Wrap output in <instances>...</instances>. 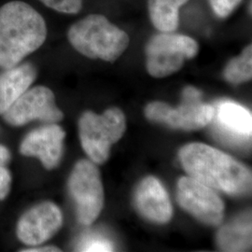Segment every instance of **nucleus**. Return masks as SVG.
Wrapping results in <instances>:
<instances>
[{"label":"nucleus","instance_id":"obj_8","mask_svg":"<svg viewBox=\"0 0 252 252\" xmlns=\"http://www.w3.org/2000/svg\"><path fill=\"white\" fill-rule=\"evenodd\" d=\"M2 116L9 126L18 127L32 121L54 124L62 121L63 114L55 104L53 91L38 85L25 92Z\"/></svg>","mask_w":252,"mask_h":252},{"label":"nucleus","instance_id":"obj_10","mask_svg":"<svg viewBox=\"0 0 252 252\" xmlns=\"http://www.w3.org/2000/svg\"><path fill=\"white\" fill-rule=\"evenodd\" d=\"M63 214L53 202H43L26 211L19 220L16 235L29 247L40 246L61 229Z\"/></svg>","mask_w":252,"mask_h":252},{"label":"nucleus","instance_id":"obj_3","mask_svg":"<svg viewBox=\"0 0 252 252\" xmlns=\"http://www.w3.org/2000/svg\"><path fill=\"white\" fill-rule=\"evenodd\" d=\"M67 39L80 54L106 62H115L130 43L128 34L102 14H89L72 24Z\"/></svg>","mask_w":252,"mask_h":252},{"label":"nucleus","instance_id":"obj_20","mask_svg":"<svg viewBox=\"0 0 252 252\" xmlns=\"http://www.w3.org/2000/svg\"><path fill=\"white\" fill-rule=\"evenodd\" d=\"M208 2L218 17L225 19L238 8L242 0H208Z\"/></svg>","mask_w":252,"mask_h":252},{"label":"nucleus","instance_id":"obj_2","mask_svg":"<svg viewBox=\"0 0 252 252\" xmlns=\"http://www.w3.org/2000/svg\"><path fill=\"white\" fill-rule=\"evenodd\" d=\"M47 38L42 15L24 1L12 0L0 7V68L21 63Z\"/></svg>","mask_w":252,"mask_h":252},{"label":"nucleus","instance_id":"obj_14","mask_svg":"<svg viewBox=\"0 0 252 252\" xmlns=\"http://www.w3.org/2000/svg\"><path fill=\"white\" fill-rule=\"evenodd\" d=\"M37 71L32 63H20L0 73V115L27 92L36 81Z\"/></svg>","mask_w":252,"mask_h":252},{"label":"nucleus","instance_id":"obj_19","mask_svg":"<svg viewBox=\"0 0 252 252\" xmlns=\"http://www.w3.org/2000/svg\"><path fill=\"white\" fill-rule=\"evenodd\" d=\"M49 9L64 14H78L83 6V0H38Z\"/></svg>","mask_w":252,"mask_h":252},{"label":"nucleus","instance_id":"obj_11","mask_svg":"<svg viewBox=\"0 0 252 252\" xmlns=\"http://www.w3.org/2000/svg\"><path fill=\"white\" fill-rule=\"evenodd\" d=\"M213 107L215 111L211 121L212 130L218 139L237 147L251 144L252 112L230 100L220 101Z\"/></svg>","mask_w":252,"mask_h":252},{"label":"nucleus","instance_id":"obj_12","mask_svg":"<svg viewBox=\"0 0 252 252\" xmlns=\"http://www.w3.org/2000/svg\"><path fill=\"white\" fill-rule=\"evenodd\" d=\"M65 133L61 126L50 124L29 132L20 145V153L27 157H36L48 170L61 162Z\"/></svg>","mask_w":252,"mask_h":252},{"label":"nucleus","instance_id":"obj_7","mask_svg":"<svg viewBox=\"0 0 252 252\" xmlns=\"http://www.w3.org/2000/svg\"><path fill=\"white\" fill-rule=\"evenodd\" d=\"M68 190L75 202L78 220L91 225L104 207V188L94 162L83 159L75 164L68 179Z\"/></svg>","mask_w":252,"mask_h":252},{"label":"nucleus","instance_id":"obj_5","mask_svg":"<svg viewBox=\"0 0 252 252\" xmlns=\"http://www.w3.org/2000/svg\"><path fill=\"white\" fill-rule=\"evenodd\" d=\"M199 45L190 36L175 32H160L145 47L146 66L151 76L165 78L178 72L186 60L198 54Z\"/></svg>","mask_w":252,"mask_h":252},{"label":"nucleus","instance_id":"obj_18","mask_svg":"<svg viewBox=\"0 0 252 252\" xmlns=\"http://www.w3.org/2000/svg\"><path fill=\"white\" fill-rule=\"evenodd\" d=\"M115 246L104 234L90 233L84 235L78 243L77 251L80 252H113Z\"/></svg>","mask_w":252,"mask_h":252},{"label":"nucleus","instance_id":"obj_13","mask_svg":"<svg viewBox=\"0 0 252 252\" xmlns=\"http://www.w3.org/2000/svg\"><path fill=\"white\" fill-rule=\"evenodd\" d=\"M135 205L143 216L155 223H167L173 216L169 196L160 180L147 177L135 191Z\"/></svg>","mask_w":252,"mask_h":252},{"label":"nucleus","instance_id":"obj_1","mask_svg":"<svg viewBox=\"0 0 252 252\" xmlns=\"http://www.w3.org/2000/svg\"><path fill=\"white\" fill-rule=\"evenodd\" d=\"M180 159L189 177L212 189L230 195H243L252 189V171L213 147L203 143L186 145L180 150Z\"/></svg>","mask_w":252,"mask_h":252},{"label":"nucleus","instance_id":"obj_22","mask_svg":"<svg viewBox=\"0 0 252 252\" xmlns=\"http://www.w3.org/2000/svg\"><path fill=\"white\" fill-rule=\"evenodd\" d=\"M11 159V154L9 149L0 144V166H6Z\"/></svg>","mask_w":252,"mask_h":252},{"label":"nucleus","instance_id":"obj_16","mask_svg":"<svg viewBox=\"0 0 252 252\" xmlns=\"http://www.w3.org/2000/svg\"><path fill=\"white\" fill-rule=\"evenodd\" d=\"M189 0H148L151 22L159 32H175L180 27V9Z\"/></svg>","mask_w":252,"mask_h":252},{"label":"nucleus","instance_id":"obj_9","mask_svg":"<svg viewBox=\"0 0 252 252\" xmlns=\"http://www.w3.org/2000/svg\"><path fill=\"white\" fill-rule=\"evenodd\" d=\"M177 199L180 207L202 222L219 225L224 217V203L214 189L190 177L179 180Z\"/></svg>","mask_w":252,"mask_h":252},{"label":"nucleus","instance_id":"obj_6","mask_svg":"<svg viewBox=\"0 0 252 252\" xmlns=\"http://www.w3.org/2000/svg\"><path fill=\"white\" fill-rule=\"evenodd\" d=\"M214 111L212 105L202 101L201 91L188 86L182 93V101L178 108H171L162 102H153L145 108V115L150 121L172 128L193 131L210 125Z\"/></svg>","mask_w":252,"mask_h":252},{"label":"nucleus","instance_id":"obj_17","mask_svg":"<svg viewBox=\"0 0 252 252\" xmlns=\"http://www.w3.org/2000/svg\"><path fill=\"white\" fill-rule=\"evenodd\" d=\"M224 79L232 84H240L252 78V47L247 46L242 54L232 59L226 65Z\"/></svg>","mask_w":252,"mask_h":252},{"label":"nucleus","instance_id":"obj_4","mask_svg":"<svg viewBox=\"0 0 252 252\" xmlns=\"http://www.w3.org/2000/svg\"><path fill=\"white\" fill-rule=\"evenodd\" d=\"M126 130V116L118 108H108L101 115L86 111L79 121L81 147L91 161L97 164L108 160L111 146L122 138Z\"/></svg>","mask_w":252,"mask_h":252},{"label":"nucleus","instance_id":"obj_21","mask_svg":"<svg viewBox=\"0 0 252 252\" xmlns=\"http://www.w3.org/2000/svg\"><path fill=\"white\" fill-rule=\"evenodd\" d=\"M11 187V175L6 166H0V201L9 195Z\"/></svg>","mask_w":252,"mask_h":252},{"label":"nucleus","instance_id":"obj_23","mask_svg":"<svg viewBox=\"0 0 252 252\" xmlns=\"http://www.w3.org/2000/svg\"><path fill=\"white\" fill-rule=\"evenodd\" d=\"M21 252H59L61 250L57 247L54 246H48V247H34L30 248L28 250H22Z\"/></svg>","mask_w":252,"mask_h":252},{"label":"nucleus","instance_id":"obj_15","mask_svg":"<svg viewBox=\"0 0 252 252\" xmlns=\"http://www.w3.org/2000/svg\"><path fill=\"white\" fill-rule=\"evenodd\" d=\"M218 245L224 252L249 251L252 248L251 213H245L223 226L218 234Z\"/></svg>","mask_w":252,"mask_h":252}]
</instances>
